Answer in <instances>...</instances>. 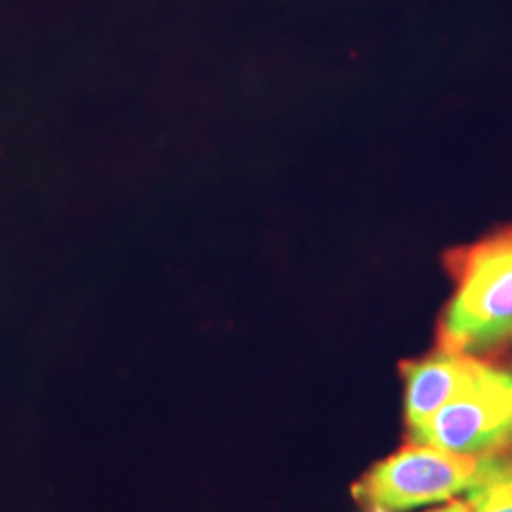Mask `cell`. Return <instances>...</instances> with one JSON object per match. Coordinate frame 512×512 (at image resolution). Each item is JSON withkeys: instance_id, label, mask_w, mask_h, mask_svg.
<instances>
[{"instance_id": "1", "label": "cell", "mask_w": 512, "mask_h": 512, "mask_svg": "<svg viewBox=\"0 0 512 512\" xmlns=\"http://www.w3.org/2000/svg\"><path fill=\"white\" fill-rule=\"evenodd\" d=\"M458 289L442 317L440 351L469 353L512 336V228L450 253Z\"/></svg>"}, {"instance_id": "2", "label": "cell", "mask_w": 512, "mask_h": 512, "mask_svg": "<svg viewBox=\"0 0 512 512\" xmlns=\"http://www.w3.org/2000/svg\"><path fill=\"white\" fill-rule=\"evenodd\" d=\"M488 459L416 442L378 463L355 495L384 511L416 509L475 488Z\"/></svg>"}, {"instance_id": "3", "label": "cell", "mask_w": 512, "mask_h": 512, "mask_svg": "<svg viewBox=\"0 0 512 512\" xmlns=\"http://www.w3.org/2000/svg\"><path fill=\"white\" fill-rule=\"evenodd\" d=\"M414 442L486 458L512 444V376L488 366L471 389L412 433Z\"/></svg>"}, {"instance_id": "4", "label": "cell", "mask_w": 512, "mask_h": 512, "mask_svg": "<svg viewBox=\"0 0 512 512\" xmlns=\"http://www.w3.org/2000/svg\"><path fill=\"white\" fill-rule=\"evenodd\" d=\"M488 365L467 353L440 351L439 355L403 366L406 378V420L416 433L442 406L471 389Z\"/></svg>"}, {"instance_id": "5", "label": "cell", "mask_w": 512, "mask_h": 512, "mask_svg": "<svg viewBox=\"0 0 512 512\" xmlns=\"http://www.w3.org/2000/svg\"><path fill=\"white\" fill-rule=\"evenodd\" d=\"M475 512H512V459H488L486 471L469 490Z\"/></svg>"}, {"instance_id": "6", "label": "cell", "mask_w": 512, "mask_h": 512, "mask_svg": "<svg viewBox=\"0 0 512 512\" xmlns=\"http://www.w3.org/2000/svg\"><path fill=\"white\" fill-rule=\"evenodd\" d=\"M433 512H475V507H473V503H471V501L458 499V501L450 503L448 507H444V509H439V511Z\"/></svg>"}, {"instance_id": "7", "label": "cell", "mask_w": 512, "mask_h": 512, "mask_svg": "<svg viewBox=\"0 0 512 512\" xmlns=\"http://www.w3.org/2000/svg\"><path fill=\"white\" fill-rule=\"evenodd\" d=\"M372 512H389V511H384V509H378V507H374V511Z\"/></svg>"}]
</instances>
